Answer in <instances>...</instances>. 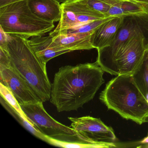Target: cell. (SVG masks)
Segmentation results:
<instances>
[{
  "label": "cell",
  "mask_w": 148,
  "mask_h": 148,
  "mask_svg": "<svg viewBox=\"0 0 148 148\" xmlns=\"http://www.w3.org/2000/svg\"><path fill=\"white\" fill-rule=\"evenodd\" d=\"M8 50L11 66L30 85L43 103L51 99L52 84L44 64L34 51L29 39L10 34Z\"/></svg>",
  "instance_id": "3"
},
{
  "label": "cell",
  "mask_w": 148,
  "mask_h": 148,
  "mask_svg": "<svg viewBox=\"0 0 148 148\" xmlns=\"http://www.w3.org/2000/svg\"><path fill=\"white\" fill-rule=\"evenodd\" d=\"M11 59L8 50L0 48V67H11Z\"/></svg>",
  "instance_id": "20"
},
{
  "label": "cell",
  "mask_w": 148,
  "mask_h": 148,
  "mask_svg": "<svg viewBox=\"0 0 148 148\" xmlns=\"http://www.w3.org/2000/svg\"><path fill=\"white\" fill-rule=\"evenodd\" d=\"M21 106L32 125L46 136L64 142L88 143L81 139L71 127L53 118L45 110L42 101Z\"/></svg>",
  "instance_id": "5"
},
{
  "label": "cell",
  "mask_w": 148,
  "mask_h": 148,
  "mask_svg": "<svg viewBox=\"0 0 148 148\" xmlns=\"http://www.w3.org/2000/svg\"><path fill=\"white\" fill-rule=\"evenodd\" d=\"M1 103L3 106L24 127L30 132L33 135L38 138L45 142H47V138L46 136L40 132L36 129L30 120L24 117L19 112L16 110L14 108L10 106L2 97H1Z\"/></svg>",
  "instance_id": "15"
},
{
  "label": "cell",
  "mask_w": 148,
  "mask_h": 148,
  "mask_svg": "<svg viewBox=\"0 0 148 148\" xmlns=\"http://www.w3.org/2000/svg\"><path fill=\"white\" fill-rule=\"evenodd\" d=\"M0 93H1V97H2L10 106L14 108L17 111L19 112L24 117L28 119L24 113L19 103L18 100H17L12 92L9 90L8 87L1 83H0Z\"/></svg>",
  "instance_id": "18"
},
{
  "label": "cell",
  "mask_w": 148,
  "mask_h": 148,
  "mask_svg": "<svg viewBox=\"0 0 148 148\" xmlns=\"http://www.w3.org/2000/svg\"><path fill=\"white\" fill-rule=\"evenodd\" d=\"M125 17H114L100 25L91 37L93 48L98 51L110 47Z\"/></svg>",
  "instance_id": "10"
},
{
  "label": "cell",
  "mask_w": 148,
  "mask_h": 148,
  "mask_svg": "<svg viewBox=\"0 0 148 148\" xmlns=\"http://www.w3.org/2000/svg\"><path fill=\"white\" fill-rule=\"evenodd\" d=\"M145 38L140 29L132 38L115 64L116 76L133 74L142 62L145 51Z\"/></svg>",
  "instance_id": "8"
},
{
  "label": "cell",
  "mask_w": 148,
  "mask_h": 148,
  "mask_svg": "<svg viewBox=\"0 0 148 148\" xmlns=\"http://www.w3.org/2000/svg\"><path fill=\"white\" fill-rule=\"evenodd\" d=\"M146 48H147V49H148V44H147V45H146Z\"/></svg>",
  "instance_id": "24"
},
{
  "label": "cell",
  "mask_w": 148,
  "mask_h": 148,
  "mask_svg": "<svg viewBox=\"0 0 148 148\" xmlns=\"http://www.w3.org/2000/svg\"><path fill=\"white\" fill-rule=\"evenodd\" d=\"M139 6L143 11V17H148V0H127Z\"/></svg>",
  "instance_id": "22"
},
{
  "label": "cell",
  "mask_w": 148,
  "mask_h": 148,
  "mask_svg": "<svg viewBox=\"0 0 148 148\" xmlns=\"http://www.w3.org/2000/svg\"><path fill=\"white\" fill-rule=\"evenodd\" d=\"M99 99L109 110L139 125L148 121V101L132 74L117 75L102 91Z\"/></svg>",
  "instance_id": "2"
},
{
  "label": "cell",
  "mask_w": 148,
  "mask_h": 148,
  "mask_svg": "<svg viewBox=\"0 0 148 148\" xmlns=\"http://www.w3.org/2000/svg\"><path fill=\"white\" fill-rule=\"evenodd\" d=\"M137 86L148 101V49L139 66L132 74Z\"/></svg>",
  "instance_id": "14"
},
{
  "label": "cell",
  "mask_w": 148,
  "mask_h": 148,
  "mask_svg": "<svg viewBox=\"0 0 148 148\" xmlns=\"http://www.w3.org/2000/svg\"><path fill=\"white\" fill-rule=\"evenodd\" d=\"M32 12L42 19L49 22L59 21L61 18V4L58 0H27Z\"/></svg>",
  "instance_id": "13"
},
{
  "label": "cell",
  "mask_w": 148,
  "mask_h": 148,
  "mask_svg": "<svg viewBox=\"0 0 148 148\" xmlns=\"http://www.w3.org/2000/svg\"><path fill=\"white\" fill-rule=\"evenodd\" d=\"M114 17H110L98 20L88 22L72 29L66 31H62L63 32L67 34L85 33L94 32V31L103 23Z\"/></svg>",
  "instance_id": "17"
},
{
  "label": "cell",
  "mask_w": 148,
  "mask_h": 148,
  "mask_svg": "<svg viewBox=\"0 0 148 148\" xmlns=\"http://www.w3.org/2000/svg\"><path fill=\"white\" fill-rule=\"evenodd\" d=\"M29 43L34 51L44 64L61 54L68 53L59 48L53 41L52 37L48 36H34L29 39Z\"/></svg>",
  "instance_id": "12"
},
{
  "label": "cell",
  "mask_w": 148,
  "mask_h": 148,
  "mask_svg": "<svg viewBox=\"0 0 148 148\" xmlns=\"http://www.w3.org/2000/svg\"><path fill=\"white\" fill-rule=\"evenodd\" d=\"M140 12L141 10L136 4L127 0H123L121 5L110 7L106 13V17L107 18L132 16L138 17L140 14Z\"/></svg>",
  "instance_id": "16"
},
{
  "label": "cell",
  "mask_w": 148,
  "mask_h": 148,
  "mask_svg": "<svg viewBox=\"0 0 148 148\" xmlns=\"http://www.w3.org/2000/svg\"><path fill=\"white\" fill-rule=\"evenodd\" d=\"M147 135H148V133H147Z\"/></svg>",
  "instance_id": "25"
},
{
  "label": "cell",
  "mask_w": 148,
  "mask_h": 148,
  "mask_svg": "<svg viewBox=\"0 0 148 148\" xmlns=\"http://www.w3.org/2000/svg\"><path fill=\"white\" fill-rule=\"evenodd\" d=\"M0 27L5 32L27 39L51 32L55 27L52 22L34 14L27 0L13 2L0 8Z\"/></svg>",
  "instance_id": "4"
},
{
  "label": "cell",
  "mask_w": 148,
  "mask_h": 148,
  "mask_svg": "<svg viewBox=\"0 0 148 148\" xmlns=\"http://www.w3.org/2000/svg\"><path fill=\"white\" fill-rule=\"evenodd\" d=\"M61 18L56 28L49 33L51 37L59 32L107 18L78 0H66L61 4Z\"/></svg>",
  "instance_id": "7"
},
{
  "label": "cell",
  "mask_w": 148,
  "mask_h": 148,
  "mask_svg": "<svg viewBox=\"0 0 148 148\" xmlns=\"http://www.w3.org/2000/svg\"><path fill=\"white\" fill-rule=\"evenodd\" d=\"M20 1H22V0H0V8L11 4L13 2Z\"/></svg>",
  "instance_id": "23"
},
{
  "label": "cell",
  "mask_w": 148,
  "mask_h": 148,
  "mask_svg": "<svg viewBox=\"0 0 148 148\" xmlns=\"http://www.w3.org/2000/svg\"><path fill=\"white\" fill-rule=\"evenodd\" d=\"M71 127L81 139L99 148H116L117 138L113 129L104 123L99 118L90 116L68 117Z\"/></svg>",
  "instance_id": "6"
},
{
  "label": "cell",
  "mask_w": 148,
  "mask_h": 148,
  "mask_svg": "<svg viewBox=\"0 0 148 148\" xmlns=\"http://www.w3.org/2000/svg\"><path fill=\"white\" fill-rule=\"evenodd\" d=\"M10 34L5 32L0 27V48L8 50V44Z\"/></svg>",
  "instance_id": "21"
},
{
  "label": "cell",
  "mask_w": 148,
  "mask_h": 148,
  "mask_svg": "<svg viewBox=\"0 0 148 148\" xmlns=\"http://www.w3.org/2000/svg\"><path fill=\"white\" fill-rule=\"evenodd\" d=\"M93 33L67 34L60 32L52 37L55 45L69 53L78 50L93 49L91 42V37Z\"/></svg>",
  "instance_id": "11"
},
{
  "label": "cell",
  "mask_w": 148,
  "mask_h": 148,
  "mask_svg": "<svg viewBox=\"0 0 148 148\" xmlns=\"http://www.w3.org/2000/svg\"><path fill=\"white\" fill-rule=\"evenodd\" d=\"M1 82L9 88L20 105L41 101L27 82L12 66L0 67Z\"/></svg>",
  "instance_id": "9"
},
{
  "label": "cell",
  "mask_w": 148,
  "mask_h": 148,
  "mask_svg": "<svg viewBox=\"0 0 148 148\" xmlns=\"http://www.w3.org/2000/svg\"><path fill=\"white\" fill-rule=\"evenodd\" d=\"M97 61L60 68L52 84L50 101L58 112L77 110L92 100L105 81Z\"/></svg>",
  "instance_id": "1"
},
{
  "label": "cell",
  "mask_w": 148,
  "mask_h": 148,
  "mask_svg": "<svg viewBox=\"0 0 148 148\" xmlns=\"http://www.w3.org/2000/svg\"><path fill=\"white\" fill-rule=\"evenodd\" d=\"M78 1L83 4L88 6L91 9L104 14L106 16L107 12L110 8V6L109 5L106 4L104 2L99 0H78Z\"/></svg>",
  "instance_id": "19"
}]
</instances>
